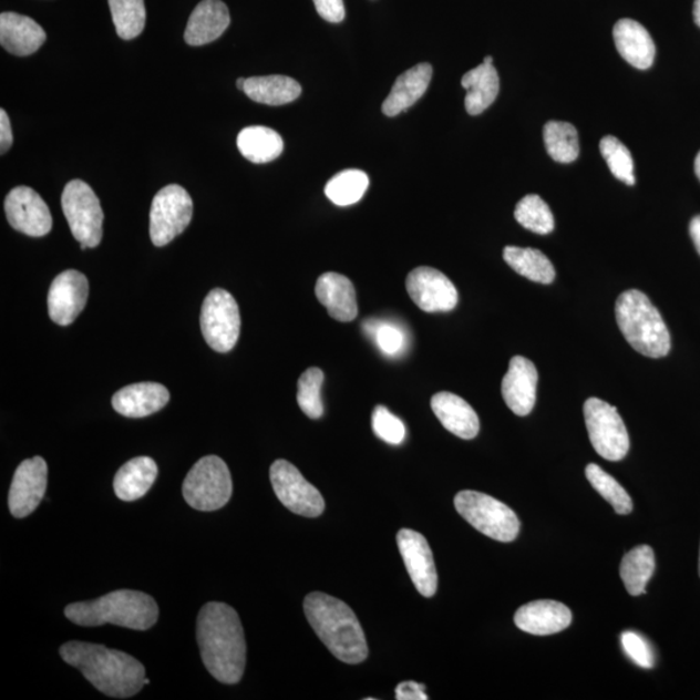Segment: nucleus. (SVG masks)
<instances>
[{
    "label": "nucleus",
    "mask_w": 700,
    "mask_h": 700,
    "mask_svg": "<svg viewBox=\"0 0 700 700\" xmlns=\"http://www.w3.org/2000/svg\"><path fill=\"white\" fill-rule=\"evenodd\" d=\"M196 637L208 672L219 682L238 683L247 661L245 630L238 612L226 604L205 605L197 616Z\"/></svg>",
    "instance_id": "f257e3e1"
},
{
    "label": "nucleus",
    "mask_w": 700,
    "mask_h": 700,
    "mask_svg": "<svg viewBox=\"0 0 700 700\" xmlns=\"http://www.w3.org/2000/svg\"><path fill=\"white\" fill-rule=\"evenodd\" d=\"M60 657L111 698H132L138 694L146 680V669L141 661L103 645L66 642L60 648Z\"/></svg>",
    "instance_id": "f03ea898"
},
{
    "label": "nucleus",
    "mask_w": 700,
    "mask_h": 700,
    "mask_svg": "<svg viewBox=\"0 0 700 700\" xmlns=\"http://www.w3.org/2000/svg\"><path fill=\"white\" fill-rule=\"evenodd\" d=\"M303 611L326 648L347 665H360L369 657L367 637L359 619L342 600L321 591L310 593Z\"/></svg>",
    "instance_id": "7ed1b4c3"
},
{
    "label": "nucleus",
    "mask_w": 700,
    "mask_h": 700,
    "mask_svg": "<svg viewBox=\"0 0 700 700\" xmlns=\"http://www.w3.org/2000/svg\"><path fill=\"white\" fill-rule=\"evenodd\" d=\"M65 616L81 627H101L104 624L134 630H148L158 619L156 600L143 591L116 590L89 603L72 604Z\"/></svg>",
    "instance_id": "20e7f679"
},
{
    "label": "nucleus",
    "mask_w": 700,
    "mask_h": 700,
    "mask_svg": "<svg viewBox=\"0 0 700 700\" xmlns=\"http://www.w3.org/2000/svg\"><path fill=\"white\" fill-rule=\"evenodd\" d=\"M616 322L624 338L642 356L661 359L671 350V334L659 310L644 292L629 289L615 306Z\"/></svg>",
    "instance_id": "39448f33"
},
{
    "label": "nucleus",
    "mask_w": 700,
    "mask_h": 700,
    "mask_svg": "<svg viewBox=\"0 0 700 700\" xmlns=\"http://www.w3.org/2000/svg\"><path fill=\"white\" fill-rule=\"evenodd\" d=\"M456 512L475 529L500 543H512L519 535L521 522L507 505L475 491H462L454 498Z\"/></svg>",
    "instance_id": "423d86ee"
},
{
    "label": "nucleus",
    "mask_w": 700,
    "mask_h": 700,
    "mask_svg": "<svg viewBox=\"0 0 700 700\" xmlns=\"http://www.w3.org/2000/svg\"><path fill=\"white\" fill-rule=\"evenodd\" d=\"M182 492L187 504L199 512H216L231 498L230 470L219 456H204L189 470Z\"/></svg>",
    "instance_id": "0eeeda50"
},
{
    "label": "nucleus",
    "mask_w": 700,
    "mask_h": 700,
    "mask_svg": "<svg viewBox=\"0 0 700 700\" xmlns=\"http://www.w3.org/2000/svg\"><path fill=\"white\" fill-rule=\"evenodd\" d=\"M62 207L73 237L80 241L82 250L101 245L104 213L101 202L86 182L74 179L65 186Z\"/></svg>",
    "instance_id": "6e6552de"
},
{
    "label": "nucleus",
    "mask_w": 700,
    "mask_h": 700,
    "mask_svg": "<svg viewBox=\"0 0 700 700\" xmlns=\"http://www.w3.org/2000/svg\"><path fill=\"white\" fill-rule=\"evenodd\" d=\"M584 418L590 443L603 459L612 462L626 459L630 441L618 409L591 398L584 403Z\"/></svg>",
    "instance_id": "1a4fd4ad"
},
{
    "label": "nucleus",
    "mask_w": 700,
    "mask_h": 700,
    "mask_svg": "<svg viewBox=\"0 0 700 700\" xmlns=\"http://www.w3.org/2000/svg\"><path fill=\"white\" fill-rule=\"evenodd\" d=\"M194 203L179 185L166 186L156 194L150 212V235L156 247H164L192 223Z\"/></svg>",
    "instance_id": "9d476101"
},
{
    "label": "nucleus",
    "mask_w": 700,
    "mask_h": 700,
    "mask_svg": "<svg viewBox=\"0 0 700 700\" xmlns=\"http://www.w3.org/2000/svg\"><path fill=\"white\" fill-rule=\"evenodd\" d=\"M240 311L237 300L223 288H215L205 298L200 326L205 341L218 353L237 346L240 334Z\"/></svg>",
    "instance_id": "9b49d317"
},
{
    "label": "nucleus",
    "mask_w": 700,
    "mask_h": 700,
    "mask_svg": "<svg viewBox=\"0 0 700 700\" xmlns=\"http://www.w3.org/2000/svg\"><path fill=\"white\" fill-rule=\"evenodd\" d=\"M270 481L274 492L289 512L317 517L325 512L322 494L303 477L292 463L278 460L271 464Z\"/></svg>",
    "instance_id": "f8f14e48"
},
{
    "label": "nucleus",
    "mask_w": 700,
    "mask_h": 700,
    "mask_svg": "<svg viewBox=\"0 0 700 700\" xmlns=\"http://www.w3.org/2000/svg\"><path fill=\"white\" fill-rule=\"evenodd\" d=\"M406 289L415 306L425 313H445L459 303V292L445 274L421 266L409 274Z\"/></svg>",
    "instance_id": "ddd939ff"
},
{
    "label": "nucleus",
    "mask_w": 700,
    "mask_h": 700,
    "mask_svg": "<svg viewBox=\"0 0 700 700\" xmlns=\"http://www.w3.org/2000/svg\"><path fill=\"white\" fill-rule=\"evenodd\" d=\"M4 210L14 230L28 237L41 238L51 231L52 217L48 204L33 188H13L6 197Z\"/></svg>",
    "instance_id": "4468645a"
},
{
    "label": "nucleus",
    "mask_w": 700,
    "mask_h": 700,
    "mask_svg": "<svg viewBox=\"0 0 700 700\" xmlns=\"http://www.w3.org/2000/svg\"><path fill=\"white\" fill-rule=\"evenodd\" d=\"M398 545L416 590L425 598L435 596L439 578L428 539L413 529L403 528L398 534Z\"/></svg>",
    "instance_id": "2eb2a0df"
},
{
    "label": "nucleus",
    "mask_w": 700,
    "mask_h": 700,
    "mask_svg": "<svg viewBox=\"0 0 700 700\" xmlns=\"http://www.w3.org/2000/svg\"><path fill=\"white\" fill-rule=\"evenodd\" d=\"M48 463L42 456L25 460L20 463L9 494L10 512L21 519L34 512L44 498L48 490Z\"/></svg>",
    "instance_id": "dca6fc26"
},
{
    "label": "nucleus",
    "mask_w": 700,
    "mask_h": 700,
    "mask_svg": "<svg viewBox=\"0 0 700 700\" xmlns=\"http://www.w3.org/2000/svg\"><path fill=\"white\" fill-rule=\"evenodd\" d=\"M89 280L78 270H66L53 279L49 291V315L59 326H70L85 309Z\"/></svg>",
    "instance_id": "f3484780"
},
{
    "label": "nucleus",
    "mask_w": 700,
    "mask_h": 700,
    "mask_svg": "<svg viewBox=\"0 0 700 700\" xmlns=\"http://www.w3.org/2000/svg\"><path fill=\"white\" fill-rule=\"evenodd\" d=\"M538 372L534 362L522 356L513 357L502 380V398L516 415L531 414L535 408Z\"/></svg>",
    "instance_id": "a211bd4d"
},
{
    "label": "nucleus",
    "mask_w": 700,
    "mask_h": 700,
    "mask_svg": "<svg viewBox=\"0 0 700 700\" xmlns=\"http://www.w3.org/2000/svg\"><path fill=\"white\" fill-rule=\"evenodd\" d=\"M515 626L525 634L550 636L567 629L573 622V612L557 600H534L515 614Z\"/></svg>",
    "instance_id": "6ab92c4d"
},
{
    "label": "nucleus",
    "mask_w": 700,
    "mask_h": 700,
    "mask_svg": "<svg viewBox=\"0 0 700 700\" xmlns=\"http://www.w3.org/2000/svg\"><path fill=\"white\" fill-rule=\"evenodd\" d=\"M319 302L339 322H352L359 316L357 295L352 281L338 272H326L316 285Z\"/></svg>",
    "instance_id": "aec40b11"
},
{
    "label": "nucleus",
    "mask_w": 700,
    "mask_h": 700,
    "mask_svg": "<svg viewBox=\"0 0 700 700\" xmlns=\"http://www.w3.org/2000/svg\"><path fill=\"white\" fill-rule=\"evenodd\" d=\"M171 400L166 387L158 383H136L113 394L112 406L121 415L144 418L159 412Z\"/></svg>",
    "instance_id": "412c9836"
},
{
    "label": "nucleus",
    "mask_w": 700,
    "mask_h": 700,
    "mask_svg": "<svg viewBox=\"0 0 700 700\" xmlns=\"http://www.w3.org/2000/svg\"><path fill=\"white\" fill-rule=\"evenodd\" d=\"M45 40L48 35L33 19L14 12L0 14V43L13 55H32Z\"/></svg>",
    "instance_id": "4be33fe9"
},
{
    "label": "nucleus",
    "mask_w": 700,
    "mask_h": 700,
    "mask_svg": "<svg viewBox=\"0 0 700 700\" xmlns=\"http://www.w3.org/2000/svg\"><path fill=\"white\" fill-rule=\"evenodd\" d=\"M431 408L437 420L453 435L463 440L477 436L481 422L473 408L460 395L451 392H439L431 400Z\"/></svg>",
    "instance_id": "5701e85b"
},
{
    "label": "nucleus",
    "mask_w": 700,
    "mask_h": 700,
    "mask_svg": "<svg viewBox=\"0 0 700 700\" xmlns=\"http://www.w3.org/2000/svg\"><path fill=\"white\" fill-rule=\"evenodd\" d=\"M614 41L621 58L637 70H649L656 59V43L639 22L622 19L614 28Z\"/></svg>",
    "instance_id": "b1692460"
},
{
    "label": "nucleus",
    "mask_w": 700,
    "mask_h": 700,
    "mask_svg": "<svg viewBox=\"0 0 700 700\" xmlns=\"http://www.w3.org/2000/svg\"><path fill=\"white\" fill-rule=\"evenodd\" d=\"M230 12L220 0H203L187 22L185 41L189 45H204L218 40L230 25Z\"/></svg>",
    "instance_id": "393cba45"
},
{
    "label": "nucleus",
    "mask_w": 700,
    "mask_h": 700,
    "mask_svg": "<svg viewBox=\"0 0 700 700\" xmlns=\"http://www.w3.org/2000/svg\"><path fill=\"white\" fill-rule=\"evenodd\" d=\"M432 74L433 70L429 63L418 64L401 74L383 103L385 116H398L420 101L430 86Z\"/></svg>",
    "instance_id": "a878e982"
},
{
    "label": "nucleus",
    "mask_w": 700,
    "mask_h": 700,
    "mask_svg": "<svg viewBox=\"0 0 700 700\" xmlns=\"http://www.w3.org/2000/svg\"><path fill=\"white\" fill-rule=\"evenodd\" d=\"M157 464L150 456H136L117 471L113 488L120 500L132 502L146 496L157 477Z\"/></svg>",
    "instance_id": "bb28decb"
},
{
    "label": "nucleus",
    "mask_w": 700,
    "mask_h": 700,
    "mask_svg": "<svg viewBox=\"0 0 700 700\" xmlns=\"http://www.w3.org/2000/svg\"><path fill=\"white\" fill-rule=\"evenodd\" d=\"M462 86L467 95L464 105L471 116H477L488 110L500 93V78L493 64L483 63L462 78Z\"/></svg>",
    "instance_id": "cd10ccee"
},
{
    "label": "nucleus",
    "mask_w": 700,
    "mask_h": 700,
    "mask_svg": "<svg viewBox=\"0 0 700 700\" xmlns=\"http://www.w3.org/2000/svg\"><path fill=\"white\" fill-rule=\"evenodd\" d=\"M243 91L254 102L266 105H285L301 95L300 83L287 75L247 79Z\"/></svg>",
    "instance_id": "c85d7f7f"
},
{
    "label": "nucleus",
    "mask_w": 700,
    "mask_h": 700,
    "mask_svg": "<svg viewBox=\"0 0 700 700\" xmlns=\"http://www.w3.org/2000/svg\"><path fill=\"white\" fill-rule=\"evenodd\" d=\"M237 144L240 154L255 164L274 162L285 148L281 136L272 128L266 126L243 128L238 135Z\"/></svg>",
    "instance_id": "c756f323"
},
{
    "label": "nucleus",
    "mask_w": 700,
    "mask_h": 700,
    "mask_svg": "<svg viewBox=\"0 0 700 700\" xmlns=\"http://www.w3.org/2000/svg\"><path fill=\"white\" fill-rule=\"evenodd\" d=\"M656 570V554L648 545H639L624 555L620 577L630 596H641Z\"/></svg>",
    "instance_id": "7c9ffc66"
},
{
    "label": "nucleus",
    "mask_w": 700,
    "mask_h": 700,
    "mask_svg": "<svg viewBox=\"0 0 700 700\" xmlns=\"http://www.w3.org/2000/svg\"><path fill=\"white\" fill-rule=\"evenodd\" d=\"M504 260L514 271L536 284L550 285L555 269L542 250L508 246L504 249Z\"/></svg>",
    "instance_id": "2f4dec72"
},
{
    "label": "nucleus",
    "mask_w": 700,
    "mask_h": 700,
    "mask_svg": "<svg viewBox=\"0 0 700 700\" xmlns=\"http://www.w3.org/2000/svg\"><path fill=\"white\" fill-rule=\"evenodd\" d=\"M544 142L554 162L570 164L580 155V143L573 124L549 121L544 127Z\"/></svg>",
    "instance_id": "473e14b6"
},
{
    "label": "nucleus",
    "mask_w": 700,
    "mask_h": 700,
    "mask_svg": "<svg viewBox=\"0 0 700 700\" xmlns=\"http://www.w3.org/2000/svg\"><path fill=\"white\" fill-rule=\"evenodd\" d=\"M370 186L369 175L359 169H348L334 175L326 185L325 194L339 207L359 203Z\"/></svg>",
    "instance_id": "72a5a7b5"
},
{
    "label": "nucleus",
    "mask_w": 700,
    "mask_h": 700,
    "mask_svg": "<svg viewBox=\"0 0 700 700\" xmlns=\"http://www.w3.org/2000/svg\"><path fill=\"white\" fill-rule=\"evenodd\" d=\"M114 28L120 38L131 41L146 27L144 0H109Z\"/></svg>",
    "instance_id": "f704fd0d"
},
{
    "label": "nucleus",
    "mask_w": 700,
    "mask_h": 700,
    "mask_svg": "<svg viewBox=\"0 0 700 700\" xmlns=\"http://www.w3.org/2000/svg\"><path fill=\"white\" fill-rule=\"evenodd\" d=\"M585 475H587L593 488L614 507L616 514L628 515L631 513L634 502H631L628 492L611 475H608L606 471L600 469L598 464H588Z\"/></svg>",
    "instance_id": "c9c22d12"
},
{
    "label": "nucleus",
    "mask_w": 700,
    "mask_h": 700,
    "mask_svg": "<svg viewBox=\"0 0 700 700\" xmlns=\"http://www.w3.org/2000/svg\"><path fill=\"white\" fill-rule=\"evenodd\" d=\"M515 219L527 230L547 235L553 233L555 220L553 213L542 197L538 195H527L517 203L515 208Z\"/></svg>",
    "instance_id": "e433bc0d"
},
{
    "label": "nucleus",
    "mask_w": 700,
    "mask_h": 700,
    "mask_svg": "<svg viewBox=\"0 0 700 700\" xmlns=\"http://www.w3.org/2000/svg\"><path fill=\"white\" fill-rule=\"evenodd\" d=\"M599 150L600 154H603L606 159L608 167H610L614 177L624 182V184L628 186H635L636 178L634 174V157H631L626 144L621 143L618 138H615V136L608 135L600 141Z\"/></svg>",
    "instance_id": "4c0bfd02"
},
{
    "label": "nucleus",
    "mask_w": 700,
    "mask_h": 700,
    "mask_svg": "<svg viewBox=\"0 0 700 700\" xmlns=\"http://www.w3.org/2000/svg\"><path fill=\"white\" fill-rule=\"evenodd\" d=\"M323 380V371L318 368L308 369L299 379V406L310 420H319L325 413L321 398Z\"/></svg>",
    "instance_id": "58836bf2"
},
{
    "label": "nucleus",
    "mask_w": 700,
    "mask_h": 700,
    "mask_svg": "<svg viewBox=\"0 0 700 700\" xmlns=\"http://www.w3.org/2000/svg\"><path fill=\"white\" fill-rule=\"evenodd\" d=\"M363 331L375 341L382 353L388 357H398L408 346L405 330L398 323L391 321H375L369 319L363 323Z\"/></svg>",
    "instance_id": "ea45409f"
},
{
    "label": "nucleus",
    "mask_w": 700,
    "mask_h": 700,
    "mask_svg": "<svg viewBox=\"0 0 700 700\" xmlns=\"http://www.w3.org/2000/svg\"><path fill=\"white\" fill-rule=\"evenodd\" d=\"M371 424L375 435L387 444L400 445L405 440V425H403L400 418L392 414L385 406L379 405L374 409Z\"/></svg>",
    "instance_id": "a19ab883"
},
{
    "label": "nucleus",
    "mask_w": 700,
    "mask_h": 700,
    "mask_svg": "<svg viewBox=\"0 0 700 700\" xmlns=\"http://www.w3.org/2000/svg\"><path fill=\"white\" fill-rule=\"evenodd\" d=\"M621 646L627 656L639 667L650 669L656 663L650 645L642 636L636 631H624L621 635Z\"/></svg>",
    "instance_id": "79ce46f5"
},
{
    "label": "nucleus",
    "mask_w": 700,
    "mask_h": 700,
    "mask_svg": "<svg viewBox=\"0 0 700 700\" xmlns=\"http://www.w3.org/2000/svg\"><path fill=\"white\" fill-rule=\"evenodd\" d=\"M319 17L332 24L346 19V7L342 0H313Z\"/></svg>",
    "instance_id": "37998d69"
},
{
    "label": "nucleus",
    "mask_w": 700,
    "mask_h": 700,
    "mask_svg": "<svg viewBox=\"0 0 700 700\" xmlns=\"http://www.w3.org/2000/svg\"><path fill=\"white\" fill-rule=\"evenodd\" d=\"M425 687L414 681H403L395 688V699L398 700H428Z\"/></svg>",
    "instance_id": "c03bdc74"
},
{
    "label": "nucleus",
    "mask_w": 700,
    "mask_h": 700,
    "mask_svg": "<svg viewBox=\"0 0 700 700\" xmlns=\"http://www.w3.org/2000/svg\"><path fill=\"white\" fill-rule=\"evenodd\" d=\"M13 134L9 114L4 110L0 111V152L2 155L12 147Z\"/></svg>",
    "instance_id": "a18cd8bd"
},
{
    "label": "nucleus",
    "mask_w": 700,
    "mask_h": 700,
    "mask_svg": "<svg viewBox=\"0 0 700 700\" xmlns=\"http://www.w3.org/2000/svg\"><path fill=\"white\" fill-rule=\"evenodd\" d=\"M689 231L692 243H694L698 254L700 255V216L691 219Z\"/></svg>",
    "instance_id": "49530a36"
},
{
    "label": "nucleus",
    "mask_w": 700,
    "mask_h": 700,
    "mask_svg": "<svg viewBox=\"0 0 700 700\" xmlns=\"http://www.w3.org/2000/svg\"><path fill=\"white\" fill-rule=\"evenodd\" d=\"M694 20L697 25L700 28V0H696L694 3Z\"/></svg>",
    "instance_id": "de8ad7c7"
},
{
    "label": "nucleus",
    "mask_w": 700,
    "mask_h": 700,
    "mask_svg": "<svg viewBox=\"0 0 700 700\" xmlns=\"http://www.w3.org/2000/svg\"><path fill=\"white\" fill-rule=\"evenodd\" d=\"M694 169H696L697 177L700 181V151H699V154H698V156L696 158Z\"/></svg>",
    "instance_id": "09e8293b"
},
{
    "label": "nucleus",
    "mask_w": 700,
    "mask_h": 700,
    "mask_svg": "<svg viewBox=\"0 0 700 700\" xmlns=\"http://www.w3.org/2000/svg\"><path fill=\"white\" fill-rule=\"evenodd\" d=\"M246 81H247L246 79H239V80L237 81V86H238V89H239V90H241V91H243V89H245Z\"/></svg>",
    "instance_id": "8fccbe9b"
},
{
    "label": "nucleus",
    "mask_w": 700,
    "mask_h": 700,
    "mask_svg": "<svg viewBox=\"0 0 700 700\" xmlns=\"http://www.w3.org/2000/svg\"><path fill=\"white\" fill-rule=\"evenodd\" d=\"M483 63H486V64H493V58H492V56H486V58L484 59V62H483Z\"/></svg>",
    "instance_id": "3c124183"
},
{
    "label": "nucleus",
    "mask_w": 700,
    "mask_h": 700,
    "mask_svg": "<svg viewBox=\"0 0 700 700\" xmlns=\"http://www.w3.org/2000/svg\"><path fill=\"white\" fill-rule=\"evenodd\" d=\"M699 576H700V552H699Z\"/></svg>",
    "instance_id": "603ef678"
},
{
    "label": "nucleus",
    "mask_w": 700,
    "mask_h": 700,
    "mask_svg": "<svg viewBox=\"0 0 700 700\" xmlns=\"http://www.w3.org/2000/svg\"><path fill=\"white\" fill-rule=\"evenodd\" d=\"M148 683H150L148 679L144 680V684H148Z\"/></svg>",
    "instance_id": "864d4df0"
}]
</instances>
